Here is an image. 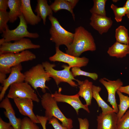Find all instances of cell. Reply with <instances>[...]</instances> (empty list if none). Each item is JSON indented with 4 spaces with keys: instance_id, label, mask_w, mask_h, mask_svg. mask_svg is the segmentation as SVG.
<instances>
[{
    "instance_id": "6da1fadb",
    "label": "cell",
    "mask_w": 129,
    "mask_h": 129,
    "mask_svg": "<svg viewBox=\"0 0 129 129\" xmlns=\"http://www.w3.org/2000/svg\"><path fill=\"white\" fill-rule=\"evenodd\" d=\"M72 43L67 47L66 53L79 57L84 52L96 50L94 40L91 33L80 26L75 28Z\"/></svg>"
},
{
    "instance_id": "7a4b0ae2",
    "label": "cell",
    "mask_w": 129,
    "mask_h": 129,
    "mask_svg": "<svg viewBox=\"0 0 129 129\" xmlns=\"http://www.w3.org/2000/svg\"><path fill=\"white\" fill-rule=\"evenodd\" d=\"M41 103L45 110V116L49 121L53 117L59 120L61 125L68 129L73 128V121L71 119L67 118L58 107L57 102L52 96L51 94L46 92L42 96Z\"/></svg>"
},
{
    "instance_id": "3957f363",
    "label": "cell",
    "mask_w": 129,
    "mask_h": 129,
    "mask_svg": "<svg viewBox=\"0 0 129 129\" xmlns=\"http://www.w3.org/2000/svg\"><path fill=\"white\" fill-rule=\"evenodd\" d=\"M35 54L28 50L17 54L6 53L0 55V74L6 75L10 73L11 68L23 62L35 59Z\"/></svg>"
},
{
    "instance_id": "277c9868",
    "label": "cell",
    "mask_w": 129,
    "mask_h": 129,
    "mask_svg": "<svg viewBox=\"0 0 129 129\" xmlns=\"http://www.w3.org/2000/svg\"><path fill=\"white\" fill-rule=\"evenodd\" d=\"M25 81L29 84L34 89H41L42 92L46 93L49 88L45 84L51 79L47 73L42 64H38L32 67L24 73Z\"/></svg>"
},
{
    "instance_id": "5b68a950",
    "label": "cell",
    "mask_w": 129,
    "mask_h": 129,
    "mask_svg": "<svg viewBox=\"0 0 129 129\" xmlns=\"http://www.w3.org/2000/svg\"><path fill=\"white\" fill-rule=\"evenodd\" d=\"M48 19L51 23L49 30L50 40L55 43V47L64 45L67 47L72 42L74 33L62 27L57 19L53 15L49 16Z\"/></svg>"
},
{
    "instance_id": "8992f818",
    "label": "cell",
    "mask_w": 129,
    "mask_h": 129,
    "mask_svg": "<svg viewBox=\"0 0 129 129\" xmlns=\"http://www.w3.org/2000/svg\"><path fill=\"white\" fill-rule=\"evenodd\" d=\"M45 70L49 77L54 79L57 86L61 82H66L71 86L76 87L78 85L73 80L76 81L74 78L72 72L70 70L71 68L67 65H63L62 67L64 69L61 70H57L54 69L56 66L54 64H51L46 61L42 64Z\"/></svg>"
},
{
    "instance_id": "52a82bcc",
    "label": "cell",
    "mask_w": 129,
    "mask_h": 129,
    "mask_svg": "<svg viewBox=\"0 0 129 129\" xmlns=\"http://www.w3.org/2000/svg\"><path fill=\"white\" fill-rule=\"evenodd\" d=\"M19 18L20 22L18 25L15 29L10 30L9 27L2 33L1 36L5 39V42L16 41L25 37L37 38L39 37L36 32H30L27 30V23L22 14Z\"/></svg>"
},
{
    "instance_id": "ba28073f",
    "label": "cell",
    "mask_w": 129,
    "mask_h": 129,
    "mask_svg": "<svg viewBox=\"0 0 129 129\" xmlns=\"http://www.w3.org/2000/svg\"><path fill=\"white\" fill-rule=\"evenodd\" d=\"M7 97L9 98L13 99L16 98H27L37 102L40 101L31 85L25 81L12 84L10 86Z\"/></svg>"
},
{
    "instance_id": "9c48e42d",
    "label": "cell",
    "mask_w": 129,
    "mask_h": 129,
    "mask_svg": "<svg viewBox=\"0 0 129 129\" xmlns=\"http://www.w3.org/2000/svg\"><path fill=\"white\" fill-rule=\"evenodd\" d=\"M40 46L33 43L28 38H24L13 43L5 42L0 47V55L6 53L17 54L29 49L40 48Z\"/></svg>"
},
{
    "instance_id": "30bf717a",
    "label": "cell",
    "mask_w": 129,
    "mask_h": 129,
    "mask_svg": "<svg viewBox=\"0 0 129 129\" xmlns=\"http://www.w3.org/2000/svg\"><path fill=\"white\" fill-rule=\"evenodd\" d=\"M56 53L49 58L51 61H58L67 64L71 68H81L86 66L89 62V59L85 57H76L68 54L60 50L59 47H55Z\"/></svg>"
},
{
    "instance_id": "8fae6325",
    "label": "cell",
    "mask_w": 129,
    "mask_h": 129,
    "mask_svg": "<svg viewBox=\"0 0 129 129\" xmlns=\"http://www.w3.org/2000/svg\"><path fill=\"white\" fill-rule=\"evenodd\" d=\"M61 88H60L58 92L56 91L54 93L51 94L52 97L57 102H64L69 104L75 110L78 114L79 110L81 108L83 109L88 113H90L88 106L82 103L78 94L71 96L63 95L61 93Z\"/></svg>"
},
{
    "instance_id": "7c38bea8",
    "label": "cell",
    "mask_w": 129,
    "mask_h": 129,
    "mask_svg": "<svg viewBox=\"0 0 129 129\" xmlns=\"http://www.w3.org/2000/svg\"><path fill=\"white\" fill-rule=\"evenodd\" d=\"M99 81L106 88L108 94L107 101L112 105L114 112L117 113L118 109L115 98V94L119 88L122 86L123 82L119 79L111 81L105 78L100 79Z\"/></svg>"
},
{
    "instance_id": "4fadbf2b",
    "label": "cell",
    "mask_w": 129,
    "mask_h": 129,
    "mask_svg": "<svg viewBox=\"0 0 129 129\" xmlns=\"http://www.w3.org/2000/svg\"><path fill=\"white\" fill-rule=\"evenodd\" d=\"M22 69L21 64L12 67L10 74L6 78L0 89V100L4 98L7 90L8 87L13 83H19L25 81V76L24 74L21 72Z\"/></svg>"
},
{
    "instance_id": "5bb4252c",
    "label": "cell",
    "mask_w": 129,
    "mask_h": 129,
    "mask_svg": "<svg viewBox=\"0 0 129 129\" xmlns=\"http://www.w3.org/2000/svg\"><path fill=\"white\" fill-rule=\"evenodd\" d=\"M14 102L20 113L22 115L27 116L34 123H40L33 111V100L29 98H16Z\"/></svg>"
},
{
    "instance_id": "9a60e30c",
    "label": "cell",
    "mask_w": 129,
    "mask_h": 129,
    "mask_svg": "<svg viewBox=\"0 0 129 129\" xmlns=\"http://www.w3.org/2000/svg\"><path fill=\"white\" fill-rule=\"evenodd\" d=\"M90 19L91 26L101 35L107 32L113 23L111 18L95 14H92Z\"/></svg>"
},
{
    "instance_id": "2e32d148",
    "label": "cell",
    "mask_w": 129,
    "mask_h": 129,
    "mask_svg": "<svg viewBox=\"0 0 129 129\" xmlns=\"http://www.w3.org/2000/svg\"><path fill=\"white\" fill-rule=\"evenodd\" d=\"M97 129H118L117 113L114 112L100 113L97 116Z\"/></svg>"
},
{
    "instance_id": "e0dca14e",
    "label": "cell",
    "mask_w": 129,
    "mask_h": 129,
    "mask_svg": "<svg viewBox=\"0 0 129 129\" xmlns=\"http://www.w3.org/2000/svg\"><path fill=\"white\" fill-rule=\"evenodd\" d=\"M0 108L5 110V111L4 112V114L9 119L13 129H21L22 120L16 117L15 111L9 98L7 96L0 103Z\"/></svg>"
},
{
    "instance_id": "ac0fdd59",
    "label": "cell",
    "mask_w": 129,
    "mask_h": 129,
    "mask_svg": "<svg viewBox=\"0 0 129 129\" xmlns=\"http://www.w3.org/2000/svg\"><path fill=\"white\" fill-rule=\"evenodd\" d=\"M21 10L22 14L27 24L32 26L37 25L42 19L33 12L30 0H21Z\"/></svg>"
},
{
    "instance_id": "d6986e66",
    "label": "cell",
    "mask_w": 129,
    "mask_h": 129,
    "mask_svg": "<svg viewBox=\"0 0 129 129\" xmlns=\"http://www.w3.org/2000/svg\"><path fill=\"white\" fill-rule=\"evenodd\" d=\"M76 81L79 86V90L77 94L79 96L84 98L86 105L88 106L90 105L93 97L92 82L87 79H86L84 81L76 79Z\"/></svg>"
},
{
    "instance_id": "ffe728a7",
    "label": "cell",
    "mask_w": 129,
    "mask_h": 129,
    "mask_svg": "<svg viewBox=\"0 0 129 129\" xmlns=\"http://www.w3.org/2000/svg\"><path fill=\"white\" fill-rule=\"evenodd\" d=\"M107 53L110 56L117 58H123L129 54V45L116 41L109 48Z\"/></svg>"
},
{
    "instance_id": "44dd1931",
    "label": "cell",
    "mask_w": 129,
    "mask_h": 129,
    "mask_svg": "<svg viewBox=\"0 0 129 129\" xmlns=\"http://www.w3.org/2000/svg\"><path fill=\"white\" fill-rule=\"evenodd\" d=\"M37 3L34 11L37 15L42 20L43 23L45 25L46 18L48 16L53 15V12L47 0H37Z\"/></svg>"
},
{
    "instance_id": "7402d4cb",
    "label": "cell",
    "mask_w": 129,
    "mask_h": 129,
    "mask_svg": "<svg viewBox=\"0 0 129 129\" xmlns=\"http://www.w3.org/2000/svg\"><path fill=\"white\" fill-rule=\"evenodd\" d=\"M21 0H8V12L9 22L13 23L22 14L21 10Z\"/></svg>"
},
{
    "instance_id": "603a6c76",
    "label": "cell",
    "mask_w": 129,
    "mask_h": 129,
    "mask_svg": "<svg viewBox=\"0 0 129 129\" xmlns=\"http://www.w3.org/2000/svg\"><path fill=\"white\" fill-rule=\"evenodd\" d=\"M101 90V88L100 87L93 85V97L96 100L99 107L101 108L102 113L106 114L114 112L113 108L107 104L100 96L99 93Z\"/></svg>"
},
{
    "instance_id": "cb8c5ba5",
    "label": "cell",
    "mask_w": 129,
    "mask_h": 129,
    "mask_svg": "<svg viewBox=\"0 0 129 129\" xmlns=\"http://www.w3.org/2000/svg\"><path fill=\"white\" fill-rule=\"evenodd\" d=\"M50 6L53 11L55 13L62 9L68 11L71 13L74 20H75L74 8L67 0H55Z\"/></svg>"
},
{
    "instance_id": "d4e9b609",
    "label": "cell",
    "mask_w": 129,
    "mask_h": 129,
    "mask_svg": "<svg viewBox=\"0 0 129 129\" xmlns=\"http://www.w3.org/2000/svg\"><path fill=\"white\" fill-rule=\"evenodd\" d=\"M116 92L119 99V104L118 105V111L117 113L118 120L123 116L129 108V97L124 95L118 90Z\"/></svg>"
},
{
    "instance_id": "484cf974",
    "label": "cell",
    "mask_w": 129,
    "mask_h": 129,
    "mask_svg": "<svg viewBox=\"0 0 129 129\" xmlns=\"http://www.w3.org/2000/svg\"><path fill=\"white\" fill-rule=\"evenodd\" d=\"M115 37L116 41L122 44H129L128 31L124 26H120L116 29Z\"/></svg>"
},
{
    "instance_id": "4316f807",
    "label": "cell",
    "mask_w": 129,
    "mask_h": 129,
    "mask_svg": "<svg viewBox=\"0 0 129 129\" xmlns=\"http://www.w3.org/2000/svg\"><path fill=\"white\" fill-rule=\"evenodd\" d=\"M93 5L90 10L91 13L103 16H106L105 5L106 0H94Z\"/></svg>"
},
{
    "instance_id": "83f0119b",
    "label": "cell",
    "mask_w": 129,
    "mask_h": 129,
    "mask_svg": "<svg viewBox=\"0 0 129 129\" xmlns=\"http://www.w3.org/2000/svg\"><path fill=\"white\" fill-rule=\"evenodd\" d=\"M71 70L72 74L74 77L77 76H84L89 77L94 81L97 80L98 78V75L96 73L83 71L79 67H72Z\"/></svg>"
},
{
    "instance_id": "f1b7e54d",
    "label": "cell",
    "mask_w": 129,
    "mask_h": 129,
    "mask_svg": "<svg viewBox=\"0 0 129 129\" xmlns=\"http://www.w3.org/2000/svg\"><path fill=\"white\" fill-rule=\"evenodd\" d=\"M111 8L113 11L115 16V19L117 22H121L124 16L126 15V10L124 6L118 7L113 4H111Z\"/></svg>"
},
{
    "instance_id": "f546056e",
    "label": "cell",
    "mask_w": 129,
    "mask_h": 129,
    "mask_svg": "<svg viewBox=\"0 0 129 129\" xmlns=\"http://www.w3.org/2000/svg\"><path fill=\"white\" fill-rule=\"evenodd\" d=\"M9 21L8 12L0 11V32L2 33L9 27L7 24Z\"/></svg>"
},
{
    "instance_id": "4dcf8cb0",
    "label": "cell",
    "mask_w": 129,
    "mask_h": 129,
    "mask_svg": "<svg viewBox=\"0 0 129 129\" xmlns=\"http://www.w3.org/2000/svg\"><path fill=\"white\" fill-rule=\"evenodd\" d=\"M117 125L118 129H129V110L118 120Z\"/></svg>"
},
{
    "instance_id": "1f68e13d",
    "label": "cell",
    "mask_w": 129,
    "mask_h": 129,
    "mask_svg": "<svg viewBox=\"0 0 129 129\" xmlns=\"http://www.w3.org/2000/svg\"><path fill=\"white\" fill-rule=\"evenodd\" d=\"M21 129H40L36 123L28 117H25L22 119Z\"/></svg>"
},
{
    "instance_id": "d6a6232c",
    "label": "cell",
    "mask_w": 129,
    "mask_h": 129,
    "mask_svg": "<svg viewBox=\"0 0 129 129\" xmlns=\"http://www.w3.org/2000/svg\"><path fill=\"white\" fill-rule=\"evenodd\" d=\"M48 123L51 124L54 129H68L60 124L58 119L54 117H53L49 120Z\"/></svg>"
},
{
    "instance_id": "836d02e7",
    "label": "cell",
    "mask_w": 129,
    "mask_h": 129,
    "mask_svg": "<svg viewBox=\"0 0 129 129\" xmlns=\"http://www.w3.org/2000/svg\"><path fill=\"white\" fill-rule=\"evenodd\" d=\"M78 120L79 124V129H89V124L87 118H78Z\"/></svg>"
},
{
    "instance_id": "e575fe53",
    "label": "cell",
    "mask_w": 129,
    "mask_h": 129,
    "mask_svg": "<svg viewBox=\"0 0 129 129\" xmlns=\"http://www.w3.org/2000/svg\"><path fill=\"white\" fill-rule=\"evenodd\" d=\"M8 6V0H0V11H7Z\"/></svg>"
},
{
    "instance_id": "d590c367",
    "label": "cell",
    "mask_w": 129,
    "mask_h": 129,
    "mask_svg": "<svg viewBox=\"0 0 129 129\" xmlns=\"http://www.w3.org/2000/svg\"><path fill=\"white\" fill-rule=\"evenodd\" d=\"M36 116L42 127L43 129H46V124L48 120L47 118L45 116H41L38 115H37Z\"/></svg>"
},
{
    "instance_id": "8d00e7d4",
    "label": "cell",
    "mask_w": 129,
    "mask_h": 129,
    "mask_svg": "<svg viewBox=\"0 0 129 129\" xmlns=\"http://www.w3.org/2000/svg\"><path fill=\"white\" fill-rule=\"evenodd\" d=\"M11 126V125L9 122H5L0 118V129H8Z\"/></svg>"
},
{
    "instance_id": "74e56055",
    "label": "cell",
    "mask_w": 129,
    "mask_h": 129,
    "mask_svg": "<svg viewBox=\"0 0 129 129\" xmlns=\"http://www.w3.org/2000/svg\"><path fill=\"white\" fill-rule=\"evenodd\" d=\"M118 90L122 93H124L129 95V85L125 86H122L119 88Z\"/></svg>"
},
{
    "instance_id": "f35d334b",
    "label": "cell",
    "mask_w": 129,
    "mask_h": 129,
    "mask_svg": "<svg viewBox=\"0 0 129 129\" xmlns=\"http://www.w3.org/2000/svg\"><path fill=\"white\" fill-rule=\"evenodd\" d=\"M124 6L125 7L126 10V15L127 17L129 19V0L126 1Z\"/></svg>"
},
{
    "instance_id": "ab89813d",
    "label": "cell",
    "mask_w": 129,
    "mask_h": 129,
    "mask_svg": "<svg viewBox=\"0 0 129 129\" xmlns=\"http://www.w3.org/2000/svg\"><path fill=\"white\" fill-rule=\"evenodd\" d=\"M71 4L72 7L74 8L79 0H67Z\"/></svg>"
},
{
    "instance_id": "60d3db41",
    "label": "cell",
    "mask_w": 129,
    "mask_h": 129,
    "mask_svg": "<svg viewBox=\"0 0 129 129\" xmlns=\"http://www.w3.org/2000/svg\"><path fill=\"white\" fill-rule=\"evenodd\" d=\"M5 43V39L2 38L0 39V45L1 46Z\"/></svg>"
},
{
    "instance_id": "b9f144b4",
    "label": "cell",
    "mask_w": 129,
    "mask_h": 129,
    "mask_svg": "<svg viewBox=\"0 0 129 129\" xmlns=\"http://www.w3.org/2000/svg\"><path fill=\"white\" fill-rule=\"evenodd\" d=\"M112 1L116 3V2H117L118 1V0H112Z\"/></svg>"
},
{
    "instance_id": "7bdbcfd3",
    "label": "cell",
    "mask_w": 129,
    "mask_h": 129,
    "mask_svg": "<svg viewBox=\"0 0 129 129\" xmlns=\"http://www.w3.org/2000/svg\"><path fill=\"white\" fill-rule=\"evenodd\" d=\"M8 129H13L12 126H11Z\"/></svg>"
}]
</instances>
